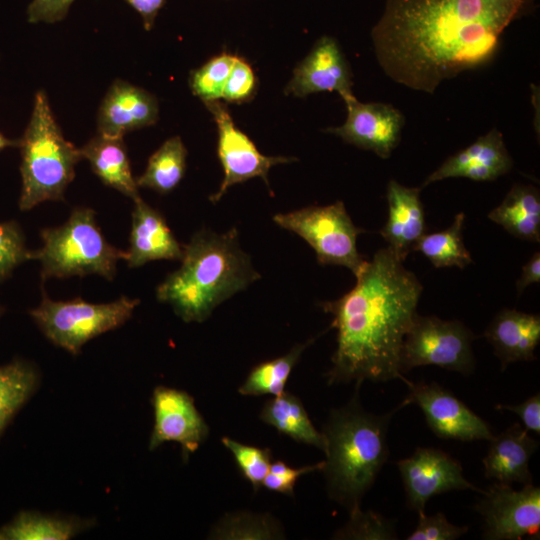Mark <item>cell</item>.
Returning <instances> with one entry per match:
<instances>
[{
    "mask_svg": "<svg viewBox=\"0 0 540 540\" xmlns=\"http://www.w3.org/2000/svg\"><path fill=\"white\" fill-rule=\"evenodd\" d=\"M538 446L522 424L514 423L489 441L483 458L485 477L507 485L533 484L529 461Z\"/></svg>",
    "mask_w": 540,
    "mask_h": 540,
    "instance_id": "44dd1931",
    "label": "cell"
},
{
    "mask_svg": "<svg viewBox=\"0 0 540 540\" xmlns=\"http://www.w3.org/2000/svg\"><path fill=\"white\" fill-rule=\"evenodd\" d=\"M468 526L450 523L442 512L432 516L418 513V523L407 540H455L468 532Z\"/></svg>",
    "mask_w": 540,
    "mask_h": 540,
    "instance_id": "d590c367",
    "label": "cell"
},
{
    "mask_svg": "<svg viewBox=\"0 0 540 540\" xmlns=\"http://www.w3.org/2000/svg\"><path fill=\"white\" fill-rule=\"evenodd\" d=\"M139 303L126 296L103 304L80 298L55 301L43 293L40 305L29 313L48 340L77 355L90 339L123 325Z\"/></svg>",
    "mask_w": 540,
    "mask_h": 540,
    "instance_id": "52a82bcc",
    "label": "cell"
},
{
    "mask_svg": "<svg viewBox=\"0 0 540 540\" xmlns=\"http://www.w3.org/2000/svg\"><path fill=\"white\" fill-rule=\"evenodd\" d=\"M204 104L217 124V153L224 171L218 191L209 197L212 203H217L231 186L254 177L262 178L269 186L268 173L273 166L296 160L294 157L262 154L253 141L235 126L225 104L219 100Z\"/></svg>",
    "mask_w": 540,
    "mask_h": 540,
    "instance_id": "8fae6325",
    "label": "cell"
},
{
    "mask_svg": "<svg viewBox=\"0 0 540 540\" xmlns=\"http://www.w3.org/2000/svg\"><path fill=\"white\" fill-rule=\"evenodd\" d=\"M423 286L388 247L379 249L348 293L320 306L332 314L337 347L326 373L329 385L407 379L399 371L401 347Z\"/></svg>",
    "mask_w": 540,
    "mask_h": 540,
    "instance_id": "7a4b0ae2",
    "label": "cell"
},
{
    "mask_svg": "<svg viewBox=\"0 0 540 540\" xmlns=\"http://www.w3.org/2000/svg\"><path fill=\"white\" fill-rule=\"evenodd\" d=\"M154 427L149 449L174 441L182 447V458L187 461L209 435V426L197 410L194 399L187 392L157 386L152 394Z\"/></svg>",
    "mask_w": 540,
    "mask_h": 540,
    "instance_id": "9a60e30c",
    "label": "cell"
},
{
    "mask_svg": "<svg viewBox=\"0 0 540 540\" xmlns=\"http://www.w3.org/2000/svg\"><path fill=\"white\" fill-rule=\"evenodd\" d=\"M465 214L458 213L452 225L439 232L423 234L413 247L421 252L437 268L458 267L463 269L473 262L462 237Z\"/></svg>",
    "mask_w": 540,
    "mask_h": 540,
    "instance_id": "83f0119b",
    "label": "cell"
},
{
    "mask_svg": "<svg viewBox=\"0 0 540 540\" xmlns=\"http://www.w3.org/2000/svg\"><path fill=\"white\" fill-rule=\"evenodd\" d=\"M39 374L27 361L0 366V436L15 413L37 388Z\"/></svg>",
    "mask_w": 540,
    "mask_h": 540,
    "instance_id": "f546056e",
    "label": "cell"
},
{
    "mask_svg": "<svg viewBox=\"0 0 540 540\" xmlns=\"http://www.w3.org/2000/svg\"><path fill=\"white\" fill-rule=\"evenodd\" d=\"M352 86V72L337 41L323 36L294 69L285 93L302 98L313 93L336 91L343 98L353 94Z\"/></svg>",
    "mask_w": 540,
    "mask_h": 540,
    "instance_id": "2e32d148",
    "label": "cell"
},
{
    "mask_svg": "<svg viewBox=\"0 0 540 540\" xmlns=\"http://www.w3.org/2000/svg\"><path fill=\"white\" fill-rule=\"evenodd\" d=\"M255 88L256 77L251 66L245 60L236 57L221 99L232 103L245 102L253 97Z\"/></svg>",
    "mask_w": 540,
    "mask_h": 540,
    "instance_id": "74e56055",
    "label": "cell"
},
{
    "mask_svg": "<svg viewBox=\"0 0 540 540\" xmlns=\"http://www.w3.org/2000/svg\"><path fill=\"white\" fill-rule=\"evenodd\" d=\"M129 249L125 261L130 268L154 260H181L183 246L168 227L162 214L141 197L133 200Z\"/></svg>",
    "mask_w": 540,
    "mask_h": 540,
    "instance_id": "d6986e66",
    "label": "cell"
},
{
    "mask_svg": "<svg viewBox=\"0 0 540 540\" xmlns=\"http://www.w3.org/2000/svg\"><path fill=\"white\" fill-rule=\"evenodd\" d=\"M209 539H284L281 523L269 513L238 511L225 514L210 530Z\"/></svg>",
    "mask_w": 540,
    "mask_h": 540,
    "instance_id": "4dcf8cb0",
    "label": "cell"
},
{
    "mask_svg": "<svg viewBox=\"0 0 540 540\" xmlns=\"http://www.w3.org/2000/svg\"><path fill=\"white\" fill-rule=\"evenodd\" d=\"M80 152L104 184L132 200L140 197L123 138L98 134L84 145Z\"/></svg>",
    "mask_w": 540,
    "mask_h": 540,
    "instance_id": "603a6c76",
    "label": "cell"
},
{
    "mask_svg": "<svg viewBox=\"0 0 540 540\" xmlns=\"http://www.w3.org/2000/svg\"><path fill=\"white\" fill-rule=\"evenodd\" d=\"M273 221L304 239L321 265L344 266L356 277L367 262L356 244L357 236L365 230L353 223L342 201L278 213Z\"/></svg>",
    "mask_w": 540,
    "mask_h": 540,
    "instance_id": "ba28073f",
    "label": "cell"
},
{
    "mask_svg": "<svg viewBox=\"0 0 540 540\" xmlns=\"http://www.w3.org/2000/svg\"><path fill=\"white\" fill-rule=\"evenodd\" d=\"M316 338L293 346L283 356L262 362L249 372L238 392L244 396H276L285 391L288 378L304 350Z\"/></svg>",
    "mask_w": 540,
    "mask_h": 540,
    "instance_id": "f1b7e54d",
    "label": "cell"
},
{
    "mask_svg": "<svg viewBox=\"0 0 540 540\" xmlns=\"http://www.w3.org/2000/svg\"><path fill=\"white\" fill-rule=\"evenodd\" d=\"M483 336L493 346L502 371L510 363L533 361L540 341V316L516 309H502Z\"/></svg>",
    "mask_w": 540,
    "mask_h": 540,
    "instance_id": "7402d4cb",
    "label": "cell"
},
{
    "mask_svg": "<svg viewBox=\"0 0 540 540\" xmlns=\"http://www.w3.org/2000/svg\"><path fill=\"white\" fill-rule=\"evenodd\" d=\"M347 523L333 534V539L395 540L394 521L372 510L361 508L349 514Z\"/></svg>",
    "mask_w": 540,
    "mask_h": 540,
    "instance_id": "d6a6232c",
    "label": "cell"
},
{
    "mask_svg": "<svg viewBox=\"0 0 540 540\" xmlns=\"http://www.w3.org/2000/svg\"><path fill=\"white\" fill-rule=\"evenodd\" d=\"M43 245L31 251V259L41 263V277L66 278L98 274L114 278L117 262L126 252L107 242L97 224L95 212L87 207L75 208L59 227L41 231Z\"/></svg>",
    "mask_w": 540,
    "mask_h": 540,
    "instance_id": "8992f818",
    "label": "cell"
},
{
    "mask_svg": "<svg viewBox=\"0 0 540 540\" xmlns=\"http://www.w3.org/2000/svg\"><path fill=\"white\" fill-rule=\"evenodd\" d=\"M349 402L332 409L321 431L326 440L324 474L328 497L349 514L361 508L389 456L388 429L405 400L381 415L366 411L360 402L362 382H355Z\"/></svg>",
    "mask_w": 540,
    "mask_h": 540,
    "instance_id": "277c9868",
    "label": "cell"
},
{
    "mask_svg": "<svg viewBox=\"0 0 540 540\" xmlns=\"http://www.w3.org/2000/svg\"><path fill=\"white\" fill-rule=\"evenodd\" d=\"M535 0H386L371 32L385 74L433 94L445 80L496 57L507 27Z\"/></svg>",
    "mask_w": 540,
    "mask_h": 540,
    "instance_id": "6da1fadb",
    "label": "cell"
},
{
    "mask_svg": "<svg viewBox=\"0 0 540 540\" xmlns=\"http://www.w3.org/2000/svg\"><path fill=\"white\" fill-rule=\"evenodd\" d=\"M476 336L458 320H443L418 313L406 332L400 353L399 371L434 365L469 375L475 368L472 341Z\"/></svg>",
    "mask_w": 540,
    "mask_h": 540,
    "instance_id": "9c48e42d",
    "label": "cell"
},
{
    "mask_svg": "<svg viewBox=\"0 0 540 540\" xmlns=\"http://www.w3.org/2000/svg\"><path fill=\"white\" fill-rule=\"evenodd\" d=\"M89 526L91 522L80 519L22 511L0 528V540H66Z\"/></svg>",
    "mask_w": 540,
    "mask_h": 540,
    "instance_id": "484cf974",
    "label": "cell"
},
{
    "mask_svg": "<svg viewBox=\"0 0 540 540\" xmlns=\"http://www.w3.org/2000/svg\"><path fill=\"white\" fill-rule=\"evenodd\" d=\"M142 17L144 28L152 29L155 18L160 9L165 5L166 0H125Z\"/></svg>",
    "mask_w": 540,
    "mask_h": 540,
    "instance_id": "60d3db41",
    "label": "cell"
},
{
    "mask_svg": "<svg viewBox=\"0 0 540 540\" xmlns=\"http://www.w3.org/2000/svg\"><path fill=\"white\" fill-rule=\"evenodd\" d=\"M158 119L156 98L142 88L116 80L104 97L98 114L99 134L121 137L153 125Z\"/></svg>",
    "mask_w": 540,
    "mask_h": 540,
    "instance_id": "ac0fdd59",
    "label": "cell"
},
{
    "mask_svg": "<svg viewBox=\"0 0 540 540\" xmlns=\"http://www.w3.org/2000/svg\"><path fill=\"white\" fill-rule=\"evenodd\" d=\"M22 189L19 208L27 211L45 201L63 200L64 191L83 159L67 141L43 91L35 95L29 124L20 139Z\"/></svg>",
    "mask_w": 540,
    "mask_h": 540,
    "instance_id": "5b68a950",
    "label": "cell"
},
{
    "mask_svg": "<svg viewBox=\"0 0 540 540\" xmlns=\"http://www.w3.org/2000/svg\"><path fill=\"white\" fill-rule=\"evenodd\" d=\"M4 313V308L0 305V316Z\"/></svg>",
    "mask_w": 540,
    "mask_h": 540,
    "instance_id": "ee69618b",
    "label": "cell"
},
{
    "mask_svg": "<svg viewBox=\"0 0 540 540\" xmlns=\"http://www.w3.org/2000/svg\"><path fill=\"white\" fill-rule=\"evenodd\" d=\"M406 495L407 507L417 513L425 511L427 501L453 490H483L463 475L458 460L445 451L432 447H417L414 453L397 462Z\"/></svg>",
    "mask_w": 540,
    "mask_h": 540,
    "instance_id": "4fadbf2b",
    "label": "cell"
},
{
    "mask_svg": "<svg viewBox=\"0 0 540 540\" xmlns=\"http://www.w3.org/2000/svg\"><path fill=\"white\" fill-rule=\"evenodd\" d=\"M74 0H33L27 9L31 23H54L65 18Z\"/></svg>",
    "mask_w": 540,
    "mask_h": 540,
    "instance_id": "f35d334b",
    "label": "cell"
},
{
    "mask_svg": "<svg viewBox=\"0 0 540 540\" xmlns=\"http://www.w3.org/2000/svg\"><path fill=\"white\" fill-rule=\"evenodd\" d=\"M31 259L20 226L15 221L0 223V281L19 264Z\"/></svg>",
    "mask_w": 540,
    "mask_h": 540,
    "instance_id": "e575fe53",
    "label": "cell"
},
{
    "mask_svg": "<svg viewBox=\"0 0 540 540\" xmlns=\"http://www.w3.org/2000/svg\"><path fill=\"white\" fill-rule=\"evenodd\" d=\"M181 262L157 287L156 296L185 322L205 321L218 305L261 277L241 249L236 228L224 234L196 232L183 246Z\"/></svg>",
    "mask_w": 540,
    "mask_h": 540,
    "instance_id": "3957f363",
    "label": "cell"
},
{
    "mask_svg": "<svg viewBox=\"0 0 540 540\" xmlns=\"http://www.w3.org/2000/svg\"><path fill=\"white\" fill-rule=\"evenodd\" d=\"M540 281V253L535 252L532 257L522 267V274L516 282L518 295L531 284L539 283Z\"/></svg>",
    "mask_w": 540,
    "mask_h": 540,
    "instance_id": "b9f144b4",
    "label": "cell"
},
{
    "mask_svg": "<svg viewBox=\"0 0 540 540\" xmlns=\"http://www.w3.org/2000/svg\"><path fill=\"white\" fill-rule=\"evenodd\" d=\"M386 196L388 219L380 234L391 252L404 262L426 231L420 188L407 187L391 179Z\"/></svg>",
    "mask_w": 540,
    "mask_h": 540,
    "instance_id": "ffe728a7",
    "label": "cell"
},
{
    "mask_svg": "<svg viewBox=\"0 0 540 540\" xmlns=\"http://www.w3.org/2000/svg\"><path fill=\"white\" fill-rule=\"evenodd\" d=\"M404 383L408 387L404 400L420 407L437 437L463 442L490 441L494 437L489 424L443 386L425 381Z\"/></svg>",
    "mask_w": 540,
    "mask_h": 540,
    "instance_id": "7c38bea8",
    "label": "cell"
},
{
    "mask_svg": "<svg viewBox=\"0 0 540 540\" xmlns=\"http://www.w3.org/2000/svg\"><path fill=\"white\" fill-rule=\"evenodd\" d=\"M187 150L180 137L166 140L148 160L144 173L137 177L138 187L160 194L171 192L182 180L186 169Z\"/></svg>",
    "mask_w": 540,
    "mask_h": 540,
    "instance_id": "4316f807",
    "label": "cell"
},
{
    "mask_svg": "<svg viewBox=\"0 0 540 540\" xmlns=\"http://www.w3.org/2000/svg\"><path fill=\"white\" fill-rule=\"evenodd\" d=\"M488 218L519 239L539 242V190L533 185L515 184Z\"/></svg>",
    "mask_w": 540,
    "mask_h": 540,
    "instance_id": "cb8c5ba5",
    "label": "cell"
},
{
    "mask_svg": "<svg viewBox=\"0 0 540 540\" xmlns=\"http://www.w3.org/2000/svg\"><path fill=\"white\" fill-rule=\"evenodd\" d=\"M20 140H13L6 138L1 132H0V152L7 148V147H19Z\"/></svg>",
    "mask_w": 540,
    "mask_h": 540,
    "instance_id": "7bdbcfd3",
    "label": "cell"
},
{
    "mask_svg": "<svg viewBox=\"0 0 540 540\" xmlns=\"http://www.w3.org/2000/svg\"><path fill=\"white\" fill-rule=\"evenodd\" d=\"M259 417L279 433L325 452L326 440L323 433L314 427L302 401L293 393L284 391L272 396L264 403Z\"/></svg>",
    "mask_w": 540,
    "mask_h": 540,
    "instance_id": "d4e9b609",
    "label": "cell"
},
{
    "mask_svg": "<svg viewBox=\"0 0 540 540\" xmlns=\"http://www.w3.org/2000/svg\"><path fill=\"white\" fill-rule=\"evenodd\" d=\"M513 167L502 133L496 128L474 143L448 157L423 182L422 187L447 178L464 177L474 181H493Z\"/></svg>",
    "mask_w": 540,
    "mask_h": 540,
    "instance_id": "e0dca14e",
    "label": "cell"
},
{
    "mask_svg": "<svg viewBox=\"0 0 540 540\" xmlns=\"http://www.w3.org/2000/svg\"><path fill=\"white\" fill-rule=\"evenodd\" d=\"M347 108L343 125L328 128L346 143L372 151L382 159L391 156L401 140L405 123L402 112L387 103H362L354 94L342 98Z\"/></svg>",
    "mask_w": 540,
    "mask_h": 540,
    "instance_id": "5bb4252c",
    "label": "cell"
},
{
    "mask_svg": "<svg viewBox=\"0 0 540 540\" xmlns=\"http://www.w3.org/2000/svg\"><path fill=\"white\" fill-rule=\"evenodd\" d=\"M475 506L484 521L483 539H539L540 488L533 484L514 490L511 485L492 483Z\"/></svg>",
    "mask_w": 540,
    "mask_h": 540,
    "instance_id": "30bf717a",
    "label": "cell"
},
{
    "mask_svg": "<svg viewBox=\"0 0 540 540\" xmlns=\"http://www.w3.org/2000/svg\"><path fill=\"white\" fill-rule=\"evenodd\" d=\"M221 442L232 453L244 478L257 491L262 486L272 463L271 449L243 444L230 437H223Z\"/></svg>",
    "mask_w": 540,
    "mask_h": 540,
    "instance_id": "836d02e7",
    "label": "cell"
},
{
    "mask_svg": "<svg viewBox=\"0 0 540 540\" xmlns=\"http://www.w3.org/2000/svg\"><path fill=\"white\" fill-rule=\"evenodd\" d=\"M237 56L222 53L192 72L190 88L204 103L220 100Z\"/></svg>",
    "mask_w": 540,
    "mask_h": 540,
    "instance_id": "1f68e13d",
    "label": "cell"
},
{
    "mask_svg": "<svg viewBox=\"0 0 540 540\" xmlns=\"http://www.w3.org/2000/svg\"><path fill=\"white\" fill-rule=\"evenodd\" d=\"M323 467L324 461L300 468H292L287 463L278 460L271 463L262 486L270 491L292 497L294 495L295 484L302 475L322 471Z\"/></svg>",
    "mask_w": 540,
    "mask_h": 540,
    "instance_id": "8d00e7d4",
    "label": "cell"
},
{
    "mask_svg": "<svg viewBox=\"0 0 540 540\" xmlns=\"http://www.w3.org/2000/svg\"><path fill=\"white\" fill-rule=\"evenodd\" d=\"M497 410L514 412L522 421V426L527 431L540 434V394L537 393L518 405L498 404Z\"/></svg>",
    "mask_w": 540,
    "mask_h": 540,
    "instance_id": "ab89813d",
    "label": "cell"
}]
</instances>
